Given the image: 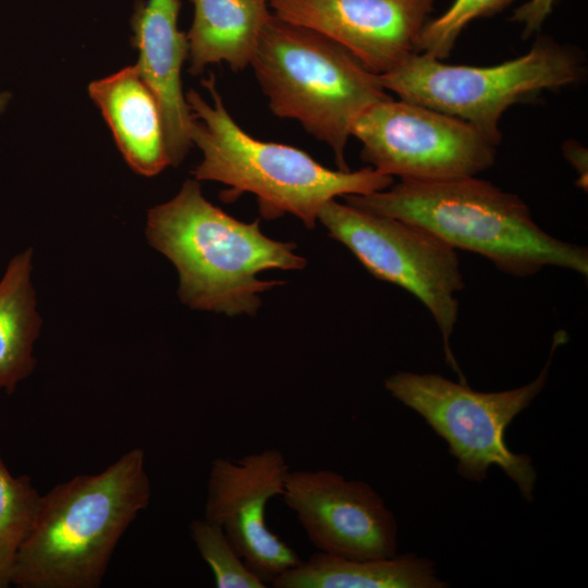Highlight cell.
<instances>
[{
	"instance_id": "ba28073f",
	"label": "cell",
	"mask_w": 588,
	"mask_h": 588,
	"mask_svg": "<svg viewBox=\"0 0 588 588\" xmlns=\"http://www.w3.org/2000/svg\"><path fill=\"white\" fill-rule=\"evenodd\" d=\"M318 221L370 274L424 304L441 333L446 364L467 383L450 343L458 318L456 294L465 286L456 249L418 224L336 199L322 206Z\"/></svg>"
},
{
	"instance_id": "6da1fadb",
	"label": "cell",
	"mask_w": 588,
	"mask_h": 588,
	"mask_svg": "<svg viewBox=\"0 0 588 588\" xmlns=\"http://www.w3.org/2000/svg\"><path fill=\"white\" fill-rule=\"evenodd\" d=\"M345 203L418 224L455 249L478 254L515 278L558 267L588 277V249L542 230L518 195L476 176L400 179Z\"/></svg>"
},
{
	"instance_id": "7a4b0ae2",
	"label": "cell",
	"mask_w": 588,
	"mask_h": 588,
	"mask_svg": "<svg viewBox=\"0 0 588 588\" xmlns=\"http://www.w3.org/2000/svg\"><path fill=\"white\" fill-rule=\"evenodd\" d=\"M259 223L233 218L204 197L199 181L189 179L173 198L149 210L146 236L176 268L183 304L230 317L252 316L262 292L284 284L260 280V272L307 265L296 244L266 236Z\"/></svg>"
},
{
	"instance_id": "7c38bea8",
	"label": "cell",
	"mask_w": 588,
	"mask_h": 588,
	"mask_svg": "<svg viewBox=\"0 0 588 588\" xmlns=\"http://www.w3.org/2000/svg\"><path fill=\"white\" fill-rule=\"evenodd\" d=\"M434 0H269L272 13L313 28L382 75L418 52Z\"/></svg>"
},
{
	"instance_id": "e0dca14e",
	"label": "cell",
	"mask_w": 588,
	"mask_h": 588,
	"mask_svg": "<svg viewBox=\"0 0 588 588\" xmlns=\"http://www.w3.org/2000/svg\"><path fill=\"white\" fill-rule=\"evenodd\" d=\"M33 250L12 257L0 280V393L11 394L34 370L41 319L32 283Z\"/></svg>"
},
{
	"instance_id": "5bb4252c",
	"label": "cell",
	"mask_w": 588,
	"mask_h": 588,
	"mask_svg": "<svg viewBox=\"0 0 588 588\" xmlns=\"http://www.w3.org/2000/svg\"><path fill=\"white\" fill-rule=\"evenodd\" d=\"M88 93L133 171L154 176L170 166L161 111L136 64L91 82Z\"/></svg>"
},
{
	"instance_id": "ac0fdd59",
	"label": "cell",
	"mask_w": 588,
	"mask_h": 588,
	"mask_svg": "<svg viewBox=\"0 0 588 588\" xmlns=\"http://www.w3.org/2000/svg\"><path fill=\"white\" fill-rule=\"evenodd\" d=\"M41 494L28 476H14L0 458V588L12 585L17 554L37 515Z\"/></svg>"
},
{
	"instance_id": "52a82bcc",
	"label": "cell",
	"mask_w": 588,
	"mask_h": 588,
	"mask_svg": "<svg viewBox=\"0 0 588 588\" xmlns=\"http://www.w3.org/2000/svg\"><path fill=\"white\" fill-rule=\"evenodd\" d=\"M566 341L558 331L549 358L538 376L519 388L479 392L467 383L454 382L438 373L397 371L383 381L399 402L419 414L449 446L457 461L458 474L481 482L491 466L512 479L522 497L531 502L537 473L527 454L511 451L505 431L512 420L543 390L555 350Z\"/></svg>"
},
{
	"instance_id": "5b68a950",
	"label": "cell",
	"mask_w": 588,
	"mask_h": 588,
	"mask_svg": "<svg viewBox=\"0 0 588 588\" xmlns=\"http://www.w3.org/2000/svg\"><path fill=\"white\" fill-rule=\"evenodd\" d=\"M272 113L297 121L350 170L345 149L352 127L372 105L391 96L379 75L326 35L272 16L250 65Z\"/></svg>"
},
{
	"instance_id": "30bf717a",
	"label": "cell",
	"mask_w": 588,
	"mask_h": 588,
	"mask_svg": "<svg viewBox=\"0 0 588 588\" xmlns=\"http://www.w3.org/2000/svg\"><path fill=\"white\" fill-rule=\"evenodd\" d=\"M282 500L318 552L350 559L397 554V522L363 480L332 469L290 470Z\"/></svg>"
},
{
	"instance_id": "8992f818",
	"label": "cell",
	"mask_w": 588,
	"mask_h": 588,
	"mask_svg": "<svg viewBox=\"0 0 588 588\" xmlns=\"http://www.w3.org/2000/svg\"><path fill=\"white\" fill-rule=\"evenodd\" d=\"M583 74L573 48L542 37L525 54L488 66L448 64L415 52L379 78L399 98L458 118L498 146L500 121L511 106L576 84Z\"/></svg>"
},
{
	"instance_id": "d6986e66",
	"label": "cell",
	"mask_w": 588,
	"mask_h": 588,
	"mask_svg": "<svg viewBox=\"0 0 588 588\" xmlns=\"http://www.w3.org/2000/svg\"><path fill=\"white\" fill-rule=\"evenodd\" d=\"M191 538L201 559L210 567L218 588H265V584L245 564L223 529L207 518L193 519Z\"/></svg>"
},
{
	"instance_id": "277c9868",
	"label": "cell",
	"mask_w": 588,
	"mask_h": 588,
	"mask_svg": "<svg viewBox=\"0 0 588 588\" xmlns=\"http://www.w3.org/2000/svg\"><path fill=\"white\" fill-rule=\"evenodd\" d=\"M201 84L212 103L194 89L185 94L193 117L189 137L203 154L192 174L197 181L229 186L221 195L223 200L250 193L264 219L292 215L314 229L320 209L329 200L370 194L394 183L392 176L370 166L356 171L332 170L302 149L254 138L226 110L215 75L210 73Z\"/></svg>"
},
{
	"instance_id": "9c48e42d",
	"label": "cell",
	"mask_w": 588,
	"mask_h": 588,
	"mask_svg": "<svg viewBox=\"0 0 588 588\" xmlns=\"http://www.w3.org/2000/svg\"><path fill=\"white\" fill-rule=\"evenodd\" d=\"M360 158L378 172L411 180L476 176L490 169L497 146L469 123L392 97L355 121Z\"/></svg>"
},
{
	"instance_id": "8fae6325",
	"label": "cell",
	"mask_w": 588,
	"mask_h": 588,
	"mask_svg": "<svg viewBox=\"0 0 588 588\" xmlns=\"http://www.w3.org/2000/svg\"><path fill=\"white\" fill-rule=\"evenodd\" d=\"M290 466L279 449L238 460L216 457L209 469L204 517L218 524L247 567L271 584L302 559L266 522V507L281 497Z\"/></svg>"
},
{
	"instance_id": "603a6c76",
	"label": "cell",
	"mask_w": 588,
	"mask_h": 588,
	"mask_svg": "<svg viewBox=\"0 0 588 588\" xmlns=\"http://www.w3.org/2000/svg\"><path fill=\"white\" fill-rule=\"evenodd\" d=\"M10 97L11 95L9 93L0 91V112H2L7 107Z\"/></svg>"
},
{
	"instance_id": "ffe728a7",
	"label": "cell",
	"mask_w": 588,
	"mask_h": 588,
	"mask_svg": "<svg viewBox=\"0 0 588 588\" xmlns=\"http://www.w3.org/2000/svg\"><path fill=\"white\" fill-rule=\"evenodd\" d=\"M516 0H454L433 20H428L418 39L417 51L446 59L462 34L475 20L502 12Z\"/></svg>"
},
{
	"instance_id": "4fadbf2b",
	"label": "cell",
	"mask_w": 588,
	"mask_h": 588,
	"mask_svg": "<svg viewBox=\"0 0 588 588\" xmlns=\"http://www.w3.org/2000/svg\"><path fill=\"white\" fill-rule=\"evenodd\" d=\"M181 0H138L131 19L136 65L154 93L162 115L170 166H179L193 146L192 112L181 71L188 57L187 35L177 26Z\"/></svg>"
},
{
	"instance_id": "3957f363",
	"label": "cell",
	"mask_w": 588,
	"mask_h": 588,
	"mask_svg": "<svg viewBox=\"0 0 588 588\" xmlns=\"http://www.w3.org/2000/svg\"><path fill=\"white\" fill-rule=\"evenodd\" d=\"M151 498L145 452L134 448L103 470L78 475L41 494L17 554L19 588H96L112 554Z\"/></svg>"
},
{
	"instance_id": "2e32d148",
	"label": "cell",
	"mask_w": 588,
	"mask_h": 588,
	"mask_svg": "<svg viewBox=\"0 0 588 588\" xmlns=\"http://www.w3.org/2000/svg\"><path fill=\"white\" fill-rule=\"evenodd\" d=\"M274 588H444L434 563L416 554L350 559L316 552L273 579Z\"/></svg>"
},
{
	"instance_id": "9a60e30c",
	"label": "cell",
	"mask_w": 588,
	"mask_h": 588,
	"mask_svg": "<svg viewBox=\"0 0 588 588\" xmlns=\"http://www.w3.org/2000/svg\"><path fill=\"white\" fill-rule=\"evenodd\" d=\"M194 19L186 33L192 75L210 64L240 72L250 65L260 34L272 16L269 0H191Z\"/></svg>"
},
{
	"instance_id": "44dd1931",
	"label": "cell",
	"mask_w": 588,
	"mask_h": 588,
	"mask_svg": "<svg viewBox=\"0 0 588 588\" xmlns=\"http://www.w3.org/2000/svg\"><path fill=\"white\" fill-rule=\"evenodd\" d=\"M558 0H528L515 9L511 21L523 26V37L540 30Z\"/></svg>"
},
{
	"instance_id": "7402d4cb",
	"label": "cell",
	"mask_w": 588,
	"mask_h": 588,
	"mask_svg": "<svg viewBox=\"0 0 588 588\" xmlns=\"http://www.w3.org/2000/svg\"><path fill=\"white\" fill-rule=\"evenodd\" d=\"M565 158L578 171L579 181L577 185L587 189V151L578 143H565L563 147Z\"/></svg>"
}]
</instances>
